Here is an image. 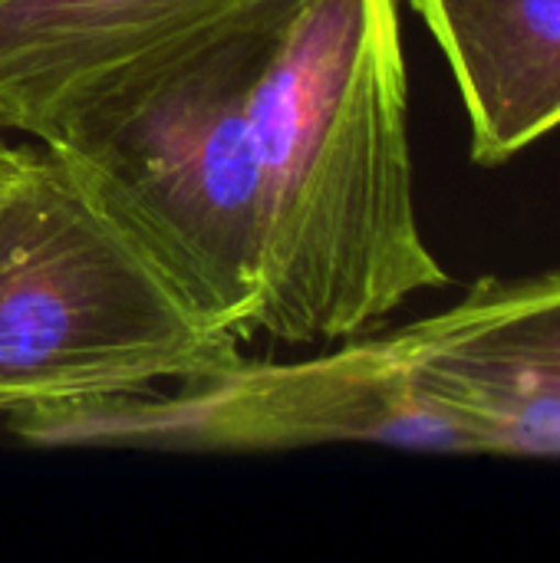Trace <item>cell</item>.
I'll return each instance as SVG.
<instances>
[{
    "label": "cell",
    "mask_w": 560,
    "mask_h": 563,
    "mask_svg": "<svg viewBox=\"0 0 560 563\" xmlns=\"http://www.w3.org/2000/svg\"><path fill=\"white\" fill-rule=\"evenodd\" d=\"M3 429L46 449L264 455L360 442L482 455L479 435L416 383L396 330L290 363L238 356L188 383L13 416Z\"/></svg>",
    "instance_id": "277c9868"
},
{
    "label": "cell",
    "mask_w": 560,
    "mask_h": 563,
    "mask_svg": "<svg viewBox=\"0 0 560 563\" xmlns=\"http://www.w3.org/2000/svg\"><path fill=\"white\" fill-rule=\"evenodd\" d=\"M290 0H0V129L56 142L86 112Z\"/></svg>",
    "instance_id": "5b68a950"
},
{
    "label": "cell",
    "mask_w": 560,
    "mask_h": 563,
    "mask_svg": "<svg viewBox=\"0 0 560 563\" xmlns=\"http://www.w3.org/2000/svg\"><path fill=\"white\" fill-rule=\"evenodd\" d=\"M459 86L472 158L502 165L560 125V0H406Z\"/></svg>",
    "instance_id": "52a82bcc"
},
{
    "label": "cell",
    "mask_w": 560,
    "mask_h": 563,
    "mask_svg": "<svg viewBox=\"0 0 560 563\" xmlns=\"http://www.w3.org/2000/svg\"><path fill=\"white\" fill-rule=\"evenodd\" d=\"M396 340L416 383L479 435L482 455L560 459V267L482 277Z\"/></svg>",
    "instance_id": "8992f818"
},
{
    "label": "cell",
    "mask_w": 560,
    "mask_h": 563,
    "mask_svg": "<svg viewBox=\"0 0 560 563\" xmlns=\"http://www.w3.org/2000/svg\"><path fill=\"white\" fill-rule=\"evenodd\" d=\"M20 158H23V145H13L7 139V132L0 129V181H7L13 175V168L20 165Z\"/></svg>",
    "instance_id": "ba28073f"
},
{
    "label": "cell",
    "mask_w": 560,
    "mask_h": 563,
    "mask_svg": "<svg viewBox=\"0 0 560 563\" xmlns=\"http://www.w3.org/2000/svg\"><path fill=\"white\" fill-rule=\"evenodd\" d=\"M403 0H297L254 92L251 336L340 343L449 284L413 178Z\"/></svg>",
    "instance_id": "6da1fadb"
},
{
    "label": "cell",
    "mask_w": 560,
    "mask_h": 563,
    "mask_svg": "<svg viewBox=\"0 0 560 563\" xmlns=\"http://www.w3.org/2000/svg\"><path fill=\"white\" fill-rule=\"evenodd\" d=\"M59 145L0 181V419L208 376L241 356Z\"/></svg>",
    "instance_id": "7a4b0ae2"
},
{
    "label": "cell",
    "mask_w": 560,
    "mask_h": 563,
    "mask_svg": "<svg viewBox=\"0 0 560 563\" xmlns=\"http://www.w3.org/2000/svg\"><path fill=\"white\" fill-rule=\"evenodd\" d=\"M281 10L251 16L116 92L56 142L195 303L251 340L257 300L254 92Z\"/></svg>",
    "instance_id": "3957f363"
}]
</instances>
